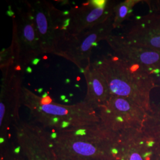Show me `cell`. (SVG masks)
<instances>
[{
    "instance_id": "6da1fadb",
    "label": "cell",
    "mask_w": 160,
    "mask_h": 160,
    "mask_svg": "<svg viewBox=\"0 0 160 160\" xmlns=\"http://www.w3.org/2000/svg\"><path fill=\"white\" fill-rule=\"evenodd\" d=\"M48 131L58 160H116L119 133L100 122L61 131Z\"/></svg>"
},
{
    "instance_id": "7a4b0ae2",
    "label": "cell",
    "mask_w": 160,
    "mask_h": 160,
    "mask_svg": "<svg viewBox=\"0 0 160 160\" xmlns=\"http://www.w3.org/2000/svg\"><path fill=\"white\" fill-rule=\"evenodd\" d=\"M22 104L33 123L49 131H61L100 122L97 110L82 101L62 104L47 96H39L23 86Z\"/></svg>"
},
{
    "instance_id": "3957f363",
    "label": "cell",
    "mask_w": 160,
    "mask_h": 160,
    "mask_svg": "<svg viewBox=\"0 0 160 160\" xmlns=\"http://www.w3.org/2000/svg\"><path fill=\"white\" fill-rule=\"evenodd\" d=\"M92 63L107 81L111 95L128 98L147 112L151 109V92L157 86L152 75L114 54L102 57Z\"/></svg>"
},
{
    "instance_id": "277c9868",
    "label": "cell",
    "mask_w": 160,
    "mask_h": 160,
    "mask_svg": "<svg viewBox=\"0 0 160 160\" xmlns=\"http://www.w3.org/2000/svg\"><path fill=\"white\" fill-rule=\"evenodd\" d=\"M2 78L0 93V151L10 143L11 130L19 122L22 104V68L12 56H1Z\"/></svg>"
},
{
    "instance_id": "5b68a950",
    "label": "cell",
    "mask_w": 160,
    "mask_h": 160,
    "mask_svg": "<svg viewBox=\"0 0 160 160\" xmlns=\"http://www.w3.org/2000/svg\"><path fill=\"white\" fill-rule=\"evenodd\" d=\"M17 7L12 16V51L17 64L24 69L36 58L43 55L34 18L27 1Z\"/></svg>"
},
{
    "instance_id": "8992f818",
    "label": "cell",
    "mask_w": 160,
    "mask_h": 160,
    "mask_svg": "<svg viewBox=\"0 0 160 160\" xmlns=\"http://www.w3.org/2000/svg\"><path fill=\"white\" fill-rule=\"evenodd\" d=\"M34 18L43 55L53 54L65 34L67 12L45 0L28 1Z\"/></svg>"
},
{
    "instance_id": "52a82bcc",
    "label": "cell",
    "mask_w": 160,
    "mask_h": 160,
    "mask_svg": "<svg viewBox=\"0 0 160 160\" xmlns=\"http://www.w3.org/2000/svg\"><path fill=\"white\" fill-rule=\"evenodd\" d=\"M113 22V17L90 30L77 34H65L54 55L68 60L83 71L91 63L93 47L112 35L114 30Z\"/></svg>"
},
{
    "instance_id": "ba28073f",
    "label": "cell",
    "mask_w": 160,
    "mask_h": 160,
    "mask_svg": "<svg viewBox=\"0 0 160 160\" xmlns=\"http://www.w3.org/2000/svg\"><path fill=\"white\" fill-rule=\"evenodd\" d=\"M100 123L115 132L142 129L147 112L137 103L124 97L113 96L97 109Z\"/></svg>"
},
{
    "instance_id": "9c48e42d",
    "label": "cell",
    "mask_w": 160,
    "mask_h": 160,
    "mask_svg": "<svg viewBox=\"0 0 160 160\" xmlns=\"http://www.w3.org/2000/svg\"><path fill=\"white\" fill-rule=\"evenodd\" d=\"M114 1L90 0L70 8L67 14L66 34H75L92 29L114 16Z\"/></svg>"
},
{
    "instance_id": "30bf717a",
    "label": "cell",
    "mask_w": 160,
    "mask_h": 160,
    "mask_svg": "<svg viewBox=\"0 0 160 160\" xmlns=\"http://www.w3.org/2000/svg\"><path fill=\"white\" fill-rule=\"evenodd\" d=\"M16 142L27 160H58L48 131L33 122L21 121L13 126Z\"/></svg>"
},
{
    "instance_id": "8fae6325",
    "label": "cell",
    "mask_w": 160,
    "mask_h": 160,
    "mask_svg": "<svg viewBox=\"0 0 160 160\" xmlns=\"http://www.w3.org/2000/svg\"><path fill=\"white\" fill-rule=\"evenodd\" d=\"M114 55L132 66H136L151 75L160 73V52L138 45L121 34H112L106 40Z\"/></svg>"
},
{
    "instance_id": "7c38bea8",
    "label": "cell",
    "mask_w": 160,
    "mask_h": 160,
    "mask_svg": "<svg viewBox=\"0 0 160 160\" xmlns=\"http://www.w3.org/2000/svg\"><path fill=\"white\" fill-rule=\"evenodd\" d=\"M151 7L148 14L132 20L121 35L133 43L160 52V4Z\"/></svg>"
},
{
    "instance_id": "4fadbf2b",
    "label": "cell",
    "mask_w": 160,
    "mask_h": 160,
    "mask_svg": "<svg viewBox=\"0 0 160 160\" xmlns=\"http://www.w3.org/2000/svg\"><path fill=\"white\" fill-rule=\"evenodd\" d=\"M116 160H151L153 144L141 129H131L120 132Z\"/></svg>"
},
{
    "instance_id": "5bb4252c",
    "label": "cell",
    "mask_w": 160,
    "mask_h": 160,
    "mask_svg": "<svg viewBox=\"0 0 160 160\" xmlns=\"http://www.w3.org/2000/svg\"><path fill=\"white\" fill-rule=\"evenodd\" d=\"M82 72L87 84V93L83 101L96 109L111 96L109 85L103 75L92 62Z\"/></svg>"
},
{
    "instance_id": "9a60e30c",
    "label": "cell",
    "mask_w": 160,
    "mask_h": 160,
    "mask_svg": "<svg viewBox=\"0 0 160 160\" xmlns=\"http://www.w3.org/2000/svg\"><path fill=\"white\" fill-rule=\"evenodd\" d=\"M141 130L153 144L154 152H160V106L151 104Z\"/></svg>"
},
{
    "instance_id": "2e32d148",
    "label": "cell",
    "mask_w": 160,
    "mask_h": 160,
    "mask_svg": "<svg viewBox=\"0 0 160 160\" xmlns=\"http://www.w3.org/2000/svg\"><path fill=\"white\" fill-rule=\"evenodd\" d=\"M140 2V0H125L118 2L114 7L113 22L114 29L122 26V23L131 16L133 7Z\"/></svg>"
},
{
    "instance_id": "e0dca14e",
    "label": "cell",
    "mask_w": 160,
    "mask_h": 160,
    "mask_svg": "<svg viewBox=\"0 0 160 160\" xmlns=\"http://www.w3.org/2000/svg\"><path fill=\"white\" fill-rule=\"evenodd\" d=\"M0 160H27L17 143H10L0 151Z\"/></svg>"
},
{
    "instance_id": "ac0fdd59",
    "label": "cell",
    "mask_w": 160,
    "mask_h": 160,
    "mask_svg": "<svg viewBox=\"0 0 160 160\" xmlns=\"http://www.w3.org/2000/svg\"><path fill=\"white\" fill-rule=\"evenodd\" d=\"M151 160H160V152H154Z\"/></svg>"
},
{
    "instance_id": "d6986e66",
    "label": "cell",
    "mask_w": 160,
    "mask_h": 160,
    "mask_svg": "<svg viewBox=\"0 0 160 160\" xmlns=\"http://www.w3.org/2000/svg\"><path fill=\"white\" fill-rule=\"evenodd\" d=\"M73 160H93V159H76Z\"/></svg>"
}]
</instances>
